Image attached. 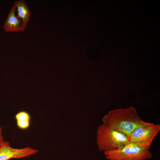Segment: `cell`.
Returning a JSON list of instances; mask_svg holds the SVG:
<instances>
[{"instance_id": "cell-2", "label": "cell", "mask_w": 160, "mask_h": 160, "mask_svg": "<svg viewBox=\"0 0 160 160\" xmlns=\"http://www.w3.org/2000/svg\"><path fill=\"white\" fill-rule=\"evenodd\" d=\"M129 141L127 135L108 124L103 123L97 128V143L100 151L116 150Z\"/></svg>"}, {"instance_id": "cell-4", "label": "cell", "mask_w": 160, "mask_h": 160, "mask_svg": "<svg viewBox=\"0 0 160 160\" xmlns=\"http://www.w3.org/2000/svg\"><path fill=\"white\" fill-rule=\"evenodd\" d=\"M160 130V125L152 123L139 127L132 132L129 137L130 142L140 143L150 148L153 141Z\"/></svg>"}, {"instance_id": "cell-10", "label": "cell", "mask_w": 160, "mask_h": 160, "mask_svg": "<svg viewBox=\"0 0 160 160\" xmlns=\"http://www.w3.org/2000/svg\"><path fill=\"white\" fill-rule=\"evenodd\" d=\"M2 130L1 127L0 126V147L5 142L4 137L2 134Z\"/></svg>"}, {"instance_id": "cell-3", "label": "cell", "mask_w": 160, "mask_h": 160, "mask_svg": "<svg viewBox=\"0 0 160 160\" xmlns=\"http://www.w3.org/2000/svg\"><path fill=\"white\" fill-rule=\"evenodd\" d=\"M146 146L129 141L117 149L104 152L108 160H145L151 159L152 154Z\"/></svg>"}, {"instance_id": "cell-1", "label": "cell", "mask_w": 160, "mask_h": 160, "mask_svg": "<svg viewBox=\"0 0 160 160\" xmlns=\"http://www.w3.org/2000/svg\"><path fill=\"white\" fill-rule=\"evenodd\" d=\"M103 121L124 134L129 138L135 129L150 123L142 120L135 108L132 106L109 111L103 118Z\"/></svg>"}, {"instance_id": "cell-6", "label": "cell", "mask_w": 160, "mask_h": 160, "mask_svg": "<svg viewBox=\"0 0 160 160\" xmlns=\"http://www.w3.org/2000/svg\"><path fill=\"white\" fill-rule=\"evenodd\" d=\"M14 5L17 12L16 16L22 22L20 32H24L27 26L28 22L30 20L31 12L23 0L15 1Z\"/></svg>"}, {"instance_id": "cell-8", "label": "cell", "mask_w": 160, "mask_h": 160, "mask_svg": "<svg viewBox=\"0 0 160 160\" xmlns=\"http://www.w3.org/2000/svg\"><path fill=\"white\" fill-rule=\"evenodd\" d=\"M15 119L17 120H27L30 121L31 117L29 114L25 111H21L15 115Z\"/></svg>"}, {"instance_id": "cell-7", "label": "cell", "mask_w": 160, "mask_h": 160, "mask_svg": "<svg viewBox=\"0 0 160 160\" xmlns=\"http://www.w3.org/2000/svg\"><path fill=\"white\" fill-rule=\"evenodd\" d=\"M16 10L13 5L9 11L4 26V29L6 32L17 33L20 31L22 22L16 15Z\"/></svg>"}, {"instance_id": "cell-5", "label": "cell", "mask_w": 160, "mask_h": 160, "mask_svg": "<svg viewBox=\"0 0 160 160\" xmlns=\"http://www.w3.org/2000/svg\"><path fill=\"white\" fill-rule=\"evenodd\" d=\"M37 149L26 147L22 148H14L8 141L0 147V160H9L12 159H20L33 155L38 152Z\"/></svg>"}, {"instance_id": "cell-9", "label": "cell", "mask_w": 160, "mask_h": 160, "mask_svg": "<svg viewBox=\"0 0 160 160\" xmlns=\"http://www.w3.org/2000/svg\"><path fill=\"white\" fill-rule=\"evenodd\" d=\"M17 124L18 127L22 129H25L30 126V121L27 120H17Z\"/></svg>"}]
</instances>
